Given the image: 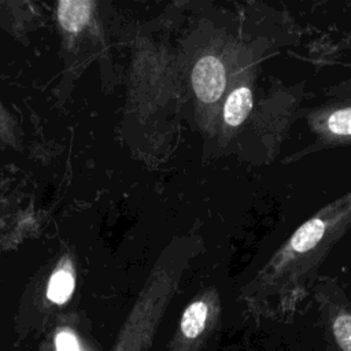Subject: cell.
<instances>
[{
	"label": "cell",
	"mask_w": 351,
	"mask_h": 351,
	"mask_svg": "<svg viewBox=\"0 0 351 351\" xmlns=\"http://www.w3.org/2000/svg\"><path fill=\"white\" fill-rule=\"evenodd\" d=\"M92 3L86 0H64L59 3L58 18L69 32H78L90 16Z\"/></svg>",
	"instance_id": "ba28073f"
},
{
	"label": "cell",
	"mask_w": 351,
	"mask_h": 351,
	"mask_svg": "<svg viewBox=\"0 0 351 351\" xmlns=\"http://www.w3.org/2000/svg\"><path fill=\"white\" fill-rule=\"evenodd\" d=\"M241 40L222 29L211 27L195 33L180 56L185 90L191 100L192 118L206 141H214L219 111Z\"/></svg>",
	"instance_id": "7a4b0ae2"
},
{
	"label": "cell",
	"mask_w": 351,
	"mask_h": 351,
	"mask_svg": "<svg viewBox=\"0 0 351 351\" xmlns=\"http://www.w3.org/2000/svg\"><path fill=\"white\" fill-rule=\"evenodd\" d=\"M74 289V277L70 271L66 270H58L52 274L48 288H47V296L51 302L62 304L69 300Z\"/></svg>",
	"instance_id": "9c48e42d"
},
{
	"label": "cell",
	"mask_w": 351,
	"mask_h": 351,
	"mask_svg": "<svg viewBox=\"0 0 351 351\" xmlns=\"http://www.w3.org/2000/svg\"><path fill=\"white\" fill-rule=\"evenodd\" d=\"M263 44L240 41L229 85L222 100L214 154H229L255 106V84L261 67Z\"/></svg>",
	"instance_id": "5b68a950"
},
{
	"label": "cell",
	"mask_w": 351,
	"mask_h": 351,
	"mask_svg": "<svg viewBox=\"0 0 351 351\" xmlns=\"http://www.w3.org/2000/svg\"><path fill=\"white\" fill-rule=\"evenodd\" d=\"M202 251L203 241L197 234L177 236L167 245L112 351L149 350L165 311L180 289L185 271Z\"/></svg>",
	"instance_id": "3957f363"
},
{
	"label": "cell",
	"mask_w": 351,
	"mask_h": 351,
	"mask_svg": "<svg viewBox=\"0 0 351 351\" xmlns=\"http://www.w3.org/2000/svg\"><path fill=\"white\" fill-rule=\"evenodd\" d=\"M350 230L351 189L296 228L244 285L240 298L256 314L292 311L314 287L328 255Z\"/></svg>",
	"instance_id": "6da1fadb"
},
{
	"label": "cell",
	"mask_w": 351,
	"mask_h": 351,
	"mask_svg": "<svg viewBox=\"0 0 351 351\" xmlns=\"http://www.w3.org/2000/svg\"><path fill=\"white\" fill-rule=\"evenodd\" d=\"M339 90L340 96L306 112V122L314 141L287 156L284 163L298 162L308 155L351 144V88Z\"/></svg>",
	"instance_id": "8992f818"
},
{
	"label": "cell",
	"mask_w": 351,
	"mask_h": 351,
	"mask_svg": "<svg viewBox=\"0 0 351 351\" xmlns=\"http://www.w3.org/2000/svg\"><path fill=\"white\" fill-rule=\"evenodd\" d=\"M56 351H80L78 340L70 330H62L58 333L56 340Z\"/></svg>",
	"instance_id": "30bf717a"
},
{
	"label": "cell",
	"mask_w": 351,
	"mask_h": 351,
	"mask_svg": "<svg viewBox=\"0 0 351 351\" xmlns=\"http://www.w3.org/2000/svg\"><path fill=\"white\" fill-rule=\"evenodd\" d=\"M221 296L215 287L202 288L184 307L169 351H203L221 321Z\"/></svg>",
	"instance_id": "52a82bcc"
},
{
	"label": "cell",
	"mask_w": 351,
	"mask_h": 351,
	"mask_svg": "<svg viewBox=\"0 0 351 351\" xmlns=\"http://www.w3.org/2000/svg\"><path fill=\"white\" fill-rule=\"evenodd\" d=\"M299 101L293 89L273 86L270 93L254 106L230 152L239 154L250 163L271 162L296 118Z\"/></svg>",
	"instance_id": "277c9868"
}]
</instances>
